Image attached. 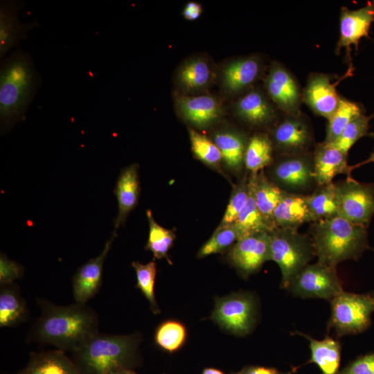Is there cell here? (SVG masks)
<instances>
[{"instance_id": "2e32d148", "label": "cell", "mask_w": 374, "mask_h": 374, "mask_svg": "<svg viewBox=\"0 0 374 374\" xmlns=\"http://www.w3.org/2000/svg\"><path fill=\"white\" fill-rule=\"evenodd\" d=\"M269 244L268 231L244 236L233 245L229 253V260L243 276H249L259 270L264 262L270 260Z\"/></svg>"}, {"instance_id": "ab89813d", "label": "cell", "mask_w": 374, "mask_h": 374, "mask_svg": "<svg viewBox=\"0 0 374 374\" xmlns=\"http://www.w3.org/2000/svg\"><path fill=\"white\" fill-rule=\"evenodd\" d=\"M249 175L245 174L234 186L220 224L234 223L249 198Z\"/></svg>"}, {"instance_id": "8992f818", "label": "cell", "mask_w": 374, "mask_h": 374, "mask_svg": "<svg viewBox=\"0 0 374 374\" xmlns=\"http://www.w3.org/2000/svg\"><path fill=\"white\" fill-rule=\"evenodd\" d=\"M265 175L283 191L309 195L318 186L314 174L313 152L275 156Z\"/></svg>"}, {"instance_id": "d6a6232c", "label": "cell", "mask_w": 374, "mask_h": 374, "mask_svg": "<svg viewBox=\"0 0 374 374\" xmlns=\"http://www.w3.org/2000/svg\"><path fill=\"white\" fill-rule=\"evenodd\" d=\"M249 195L244 207L234 222L239 233L240 239L244 236L269 230L265 224L258 207L254 197L253 178L249 173Z\"/></svg>"}, {"instance_id": "bcb514c9", "label": "cell", "mask_w": 374, "mask_h": 374, "mask_svg": "<svg viewBox=\"0 0 374 374\" xmlns=\"http://www.w3.org/2000/svg\"><path fill=\"white\" fill-rule=\"evenodd\" d=\"M202 374H225L222 371L213 368H206L204 369Z\"/></svg>"}, {"instance_id": "f35d334b", "label": "cell", "mask_w": 374, "mask_h": 374, "mask_svg": "<svg viewBox=\"0 0 374 374\" xmlns=\"http://www.w3.org/2000/svg\"><path fill=\"white\" fill-rule=\"evenodd\" d=\"M136 276V287L149 301L153 313L160 312L154 295V283L157 275V265L154 260L146 264L138 261L132 262Z\"/></svg>"}, {"instance_id": "603a6c76", "label": "cell", "mask_w": 374, "mask_h": 374, "mask_svg": "<svg viewBox=\"0 0 374 374\" xmlns=\"http://www.w3.org/2000/svg\"><path fill=\"white\" fill-rule=\"evenodd\" d=\"M249 136L235 129L220 130L213 134V141L222 154V162L230 171L240 174L244 168V154Z\"/></svg>"}, {"instance_id": "ffe728a7", "label": "cell", "mask_w": 374, "mask_h": 374, "mask_svg": "<svg viewBox=\"0 0 374 374\" xmlns=\"http://www.w3.org/2000/svg\"><path fill=\"white\" fill-rule=\"evenodd\" d=\"M182 118L198 128H205L217 122L223 109L219 100L211 95L181 96L177 100Z\"/></svg>"}, {"instance_id": "8d00e7d4", "label": "cell", "mask_w": 374, "mask_h": 374, "mask_svg": "<svg viewBox=\"0 0 374 374\" xmlns=\"http://www.w3.org/2000/svg\"><path fill=\"white\" fill-rule=\"evenodd\" d=\"M188 134L191 150L196 158L212 168H218L222 154L213 141L192 128H188Z\"/></svg>"}, {"instance_id": "e0dca14e", "label": "cell", "mask_w": 374, "mask_h": 374, "mask_svg": "<svg viewBox=\"0 0 374 374\" xmlns=\"http://www.w3.org/2000/svg\"><path fill=\"white\" fill-rule=\"evenodd\" d=\"M265 69L262 58L257 55L241 57L226 64L222 73V83L229 94H243L253 87Z\"/></svg>"}, {"instance_id": "d590c367", "label": "cell", "mask_w": 374, "mask_h": 374, "mask_svg": "<svg viewBox=\"0 0 374 374\" xmlns=\"http://www.w3.org/2000/svg\"><path fill=\"white\" fill-rule=\"evenodd\" d=\"M186 339V329L179 321L168 320L157 328L154 340L159 347L169 353L179 350Z\"/></svg>"}, {"instance_id": "f546056e", "label": "cell", "mask_w": 374, "mask_h": 374, "mask_svg": "<svg viewBox=\"0 0 374 374\" xmlns=\"http://www.w3.org/2000/svg\"><path fill=\"white\" fill-rule=\"evenodd\" d=\"M275 153L272 141L267 132H256L249 136L244 154V168L249 173H257L272 164Z\"/></svg>"}, {"instance_id": "d6986e66", "label": "cell", "mask_w": 374, "mask_h": 374, "mask_svg": "<svg viewBox=\"0 0 374 374\" xmlns=\"http://www.w3.org/2000/svg\"><path fill=\"white\" fill-rule=\"evenodd\" d=\"M24 1L19 0H2L0 3V59L15 47L19 46L21 39L26 38L30 30L37 28V20L22 23L19 19V12L24 6Z\"/></svg>"}, {"instance_id": "7402d4cb", "label": "cell", "mask_w": 374, "mask_h": 374, "mask_svg": "<svg viewBox=\"0 0 374 374\" xmlns=\"http://www.w3.org/2000/svg\"><path fill=\"white\" fill-rule=\"evenodd\" d=\"M140 191L139 165L132 163L121 171L114 190L118 202V213L114 221L115 231L125 224L127 215L136 208Z\"/></svg>"}, {"instance_id": "836d02e7", "label": "cell", "mask_w": 374, "mask_h": 374, "mask_svg": "<svg viewBox=\"0 0 374 374\" xmlns=\"http://www.w3.org/2000/svg\"><path fill=\"white\" fill-rule=\"evenodd\" d=\"M146 216L148 220L149 233L145 249L152 253L154 259L166 258L168 262H170L168 253L176 237L175 233L159 224L155 221L150 210L146 211Z\"/></svg>"}, {"instance_id": "277c9868", "label": "cell", "mask_w": 374, "mask_h": 374, "mask_svg": "<svg viewBox=\"0 0 374 374\" xmlns=\"http://www.w3.org/2000/svg\"><path fill=\"white\" fill-rule=\"evenodd\" d=\"M141 337L107 335L100 332L70 357L80 374H112L121 369H134L140 362L139 345Z\"/></svg>"}, {"instance_id": "4316f807", "label": "cell", "mask_w": 374, "mask_h": 374, "mask_svg": "<svg viewBox=\"0 0 374 374\" xmlns=\"http://www.w3.org/2000/svg\"><path fill=\"white\" fill-rule=\"evenodd\" d=\"M257 207L269 231L275 229L273 215L284 191L274 184L263 170L251 173Z\"/></svg>"}, {"instance_id": "f1b7e54d", "label": "cell", "mask_w": 374, "mask_h": 374, "mask_svg": "<svg viewBox=\"0 0 374 374\" xmlns=\"http://www.w3.org/2000/svg\"><path fill=\"white\" fill-rule=\"evenodd\" d=\"M213 77V69L208 62L203 57H193L181 65L177 80L181 89L188 92H195L208 88Z\"/></svg>"}, {"instance_id": "e575fe53", "label": "cell", "mask_w": 374, "mask_h": 374, "mask_svg": "<svg viewBox=\"0 0 374 374\" xmlns=\"http://www.w3.org/2000/svg\"><path fill=\"white\" fill-rule=\"evenodd\" d=\"M239 231L234 223L220 224L211 237L197 253L199 258L219 253L234 244L240 239Z\"/></svg>"}, {"instance_id": "7dc6e473", "label": "cell", "mask_w": 374, "mask_h": 374, "mask_svg": "<svg viewBox=\"0 0 374 374\" xmlns=\"http://www.w3.org/2000/svg\"><path fill=\"white\" fill-rule=\"evenodd\" d=\"M112 374H138L133 369H121Z\"/></svg>"}, {"instance_id": "7c38bea8", "label": "cell", "mask_w": 374, "mask_h": 374, "mask_svg": "<svg viewBox=\"0 0 374 374\" xmlns=\"http://www.w3.org/2000/svg\"><path fill=\"white\" fill-rule=\"evenodd\" d=\"M303 299L332 300L344 291L337 269L319 262L306 265L292 280L289 289Z\"/></svg>"}, {"instance_id": "30bf717a", "label": "cell", "mask_w": 374, "mask_h": 374, "mask_svg": "<svg viewBox=\"0 0 374 374\" xmlns=\"http://www.w3.org/2000/svg\"><path fill=\"white\" fill-rule=\"evenodd\" d=\"M263 84L267 94L283 114L302 112L303 89L294 75L282 63L277 60L270 63Z\"/></svg>"}, {"instance_id": "4dcf8cb0", "label": "cell", "mask_w": 374, "mask_h": 374, "mask_svg": "<svg viewBox=\"0 0 374 374\" xmlns=\"http://www.w3.org/2000/svg\"><path fill=\"white\" fill-rule=\"evenodd\" d=\"M365 112L364 107L360 103L350 100L341 96L337 109L328 120L323 142L332 144L345 127L354 118L365 114Z\"/></svg>"}, {"instance_id": "5bb4252c", "label": "cell", "mask_w": 374, "mask_h": 374, "mask_svg": "<svg viewBox=\"0 0 374 374\" xmlns=\"http://www.w3.org/2000/svg\"><path fill=\"white\" fill-rule=\"evenodd\" d=\"M353 74L346 71L339 77L335 74L312 72L303 89V103L314 114L327 121L337 109L341 96L337 91L339 83Z\"/></svg>"}, {"instance_id": "ee69618b", "label": "cell", "mask_w": 374, "mask_h": 374, "mask_svg": "<svg viewBox=\"0 0 374 374\" xmlns=\"http://www.w3.org/2000/svg\"><path fill=\"white\" fill-rule=\"evenodd\" d=\"M279 372L274 368L259 366H248L244 367L235 374H278Z\"/></svg>"}, {"instance_id": "44dd1931", "label": "cell", "mask_w": 374, "mask_h": 374, "mask_svg": "<svg viewBox=\"0 0 374 374\" xmlns=\"http://www.w3.org/2000/svg\"><path fill=\"white\" fill-rule=\"evenodd\" d=\"M314 174L317 186L332 183L339 175L352 177L348 154L344 153L332 144L323 141L316 143L313 150Z\"/></svg>"}, {"instance_id": "9a60e30c", "label": "cell", "mask_w": 374, "mask_h": 374, "mask_svg": "<svg viewBox=\"0 0 374 374\" xmlns=\"http://www.w3.org/2000/svg\"><path fill=\"white\" fill-rule=\"evenodd\" d=\"M236 116L249 127L267 130V133L282 114L265 90L253 87L235 102Z\"/></svg>"}, {"instance_id": "b9f144b4", "label": "cell", "mask_w": 374, "mask_h": 374, "mask_svg": "<svg viewBox=\"0 0 374 374\" xmlns=\"http://www.w3.org/2000/svg\"><path fill=\"white\" fill-rule=\"evenodd\" d=\"M339 374H374V353L355 359Z\"/></svg>"}, {"instance_id": "7a4b0ae2", "label": "cell", "mask_w": 374, "mask_h": 374, "mask_svg": "<svg viewBox=\"0 0 374 374\" xmlns=\"http://www.w3.org/2000/svg\"><path fill=\"white\" fill-rule=\"evenodd\" d=\"M42 83L31 55L17 49L4 59L0 69V121L2 131L25 118Z\"/></svg>"}, {"instance_id": "c3c4849f", "label": "cell", "mask_w": 374, "mask_h": 374, "mask_svg": "<svg viewBox=\"0 0 374 374\" xmlns=\"http://www.w3.org/2000/svg\"><path fill=\"white\" fill-rule=\"evenodd\" d=\"M278 374H292V373H290V372H288V373H279Z\"/></svg>"}, {"instance_id": "1f68e13d", "label": "cell", "mask_w": 374, "mask_h": 374, "mask_svg": "<svg viewBox=\"0 0 374 374\" xmlns=\"http://www.w3.org/2000/svg\"><path fill=\"white\" fill-rule=\"evenodd\" d=\"M307 202L313 222L339 216L334 182L317 186L307 195Z\"/></svg>"}, {"instance_id": "d4e9b609", "label": "cell", "mask_w": 374, "mask_h": 374, "mask_svg": "<svg viewBox=\"0 0 374 374\" xmlns=\"http://www.w3.org/2000/svg\"><path fill=\"white\" fill-rule=\"evenodd\" d=\"M273 220L275 228L297 230L305 223L313 222L307 202V195L284 191L283 197L274 210Z\"/></svg>"}, {"instance_id": "9c48e42d", "label": "cell", "mask_w": 374, "mask_h": 374, "mask_svg": "<svg viewBox=\"0 0 374 374\" xmlns=\"http://www.w3.org/2000/svg\"><path fill=\"white\" fill-rule=\"evenodd\" d=\"M338 215L365 227L374 215V182H360L353 177L335 183Z\"/></svg>"}, {"instance_id": "ac0fdd59", "label": "cell", "mask_w": 374, "mask_h": 374, "mask_svg": "<svg viewBox=\"0 0 374 374\" xmlns=\"http://www.w3.org/2000/svg\"><path fill=\"white\" fill-rule=\"evenodd\" d=\"M116 236L114 231L100 253L80 267L73 276L72 291L75 302L86 303L99 292L102 285L104 262Z\"/></svg>"}, {"instance_id": "7bdbcfd3", "label": "cell", "mask_w": 374, "mask_h": 374, "mask_svg": "<svg viewBox=\"0 0 374 374\" xmlns=\"http://www.w3.org/2000/svg\"><path fill=\"white\" fill-rule=\"evenodd\" d=\"M202 12V7L201 4L195 1L188 2L182 11L184 17L190 21L197 19Z\"/></svg>"}, {"instance_id": "ba28073f", "label": "cell", "mask_w": 374, "mask_h": 374, "mask_svg": "<svg viewBox=\"0 0 374 374\" xmlns=\"http://www.w3.org/2000/svg\"><path fill=\"white\" fill-rule=\"evenodd\" d=\"M268 134L275 156L310 153L316 145L310 120L303 112L297 115L282 113Z\"/></svg>"}, {"instance_id": "4fadbf2b", "label": "cell", "mask_w": 374, "mask_h": 374, "mask_svg": "<svg viewBox=\"0 0 374 374\" xmlns=\"http://www.w3.org/2000/svg\"><path fill=\"white\" fill-rule=\"evenodd\" d=\"M256 317L255 300L249 294H233L217 299L212 314L221 327L238 335L251 331Z\"/></svg>"}, {"instance_id": "8fae6325", "label": "cell", "mask_w": 374, "mask_h": 374, "mask_svg": "<svg viewBox=\"0 0 374 374\" xmlns=\"http://www.w3.org/2000/svg\"><path fill=\"white\" fill-rule=\"evenodd\" d=\"M374 22V0L357 9H350L342 6L339 15V37L335 53L339 55L342 49L346 50L347 71L353 73L355 68L352 60V49L358 51L360 41L369 37V32Z\"/></svg>"}, {"instance_id": "f6af8a7d", "label": "cell", "mask_w": 374, "mask_h": 374, "mask_svg": "<svg viewBox=\"0 0 374 374\" xmlns=\"http://www.w3.org/2000/svg\"><path fill=\"white\" fill-rule=\"evenodd\" d=\"M369 136L372 137L374 139V132H370L368 134ZM371 163H374V148L372 153L370 156L364 161H362L358 163L350 166L351 171L353 172L355 169L361 167L362 166L366 165Z\"/></svg>"}, {"instance_id": "60d3db41", "label": "cell", "mask_w": 374, "mask_h": 374, "mask_svg": "<svg viewBox=\"0 0 374 374\" xmlns=\"http://www.w3.org/2000/svg\"><path fill=\"white\" fill-rule=\"evenodd\" d=\"M24 269L22 265L8 258L3 253L0 255V285L15 283L21 278Z\"/></svg>"}, {"instance_id": "5b68a950", "label": "cell", "mask_w": 374, "mask_h": 374, "mask_svg": "<svg viewBox=\"0 0 374 374\" xmlns=\"http://www.w3.org/2000/svg\"><path fill=\"white\" fill-rule=\"evenodd\" d=\"M270 260L275 262L281 272V287L289 289L296 275L315 256L308 234L289 228H275L269 232Z\"/></svg>"}, {"instance_id": "484cf974", "label": "cell", "mask_w": 374, "mask_h": 374, "mask_svg": "<svg viewBox=\"0 0 374 374\" xmlns=\"http://www.w3.org/2000/svg\"><path fill=\"white\" fill-rule=\"evenodd\" d=\"M28 318L27 303L19 287L15 283L0 285V327H15Z\"/></svg>"}, {"instance_id": "83f0119b", "label": "cell", "mask_w": 374, "mask_h": 374, "mask_svg": "<svg viewBox=\"0 0 374 374\" xmlns=\"http://www.w3.org/2000/svg\"><path fill=\"white\" fill-rule=\"evenodd\" d=\"M309 341L311 357L308 363L315 364L322 374H339L341 359V346L338 341L330 337L317 340L305 334L296 332Z\"/></svg>"}, {"instance_id": "52a82bcc", "label": "cell", "mask_w": 374, "mask_h": 374, "mask_svg": "<svg viewBox=\"0 0 374 374\" xmlns=\"http://www.w3.org/2000/svg\"><path fill=\"white\" fill-rule=\"evenodd\" d=\"M374 295L341 292L331 300V315L328 326L338 336L355 335L371 324Z\"/></svg>"}, {"instance_id": "74e56055", "label": "cell", "mask_w": 374, "mask_h": 374, "mask_svg": "<svg viewBox=\"0 0 374 374\" xmlns=\"http://www.w3.org/2000/svg\"><path fill=\"white\" fill-rule=\"evenodd\" d=\"M373 118L374 112L371 115L363 114L356 117L345 127L332 145L348 154L350 148L359 139L368 136L370 121Z\"/></svg>"}, {"instance_id": "681fc988", "label": "cell", "mask_w": 374, "mask_h": 374, "mask_svg": "<svg viewBox=\"0 0 374 374\" xmlns=\"http://www.w3.org/2000/svg\"><path fill=\"white\" fill-rule=\"evenodd\" d=\"M373 249V251H374V249Z\"/></svg>"}, {"instance_id": "6da1fadb", "label": "cell", "mask_w": 374, "mask_h": 374, "mask_svg": "<svg viewBox=\"0 0 374 374\" xmlns=\"http://www.w3.org/2000/svg\"><path fill=\"white\" fill-rule=\"evenodd\" d=\"M37 302L41 313L28 332V342L71 353L99 332L98 315L86 303L60 305L42 298Z\"/></svg>"}, {"instance_id": "3957f363", "label": "cell", "mask_w": 374, "mask_h": 374, "mask_svg": "<svg viewBox=\"0 0 374 374\" xmlns=\"http://www.w3.org/2000/svg\"><path fill=\"white\" fill-rule=\"evenodd\" d=\"M367 229L336 216L310 223L311 238L317 262L337 269L347 260H359L371 249Z\"/></svg>"}, {"instance_id": "cb8c5ba5", "label": "cell", "mask_w": 374, "mask_h": 374, "mask_svg": "<svg viewBox=\"0 0 374 374\" xmlns=\"http://www.w3.org/2000/svg\"><path fill=\"white\" fill-rule=\"evenodd\" d=\"M15 374H80L71 358L59 350L31 352L26 364Z\"/></svg>"}]
</instances>
